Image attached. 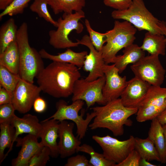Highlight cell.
<instances>
[{"mask_svg":"<svg viewBox=\"0 0 166 166\" xmlns=\"http://www.w3.org/2000/svg\"><path fill=\"white\" fill-rule=\"evenodd\" d=\"M79 68L72 64L53 61L36 77L42 91L56 98L72 94L76 81L80 79Z\"/></svg>","mask_w":166,"mask_h":166,"instance_id":"6da1fadb","label":"cell"},{"mask_svg":"<svg viewBox=\"0 0 166 166\" xmlns=\"http://www.w3.org/2000/svg\"><path fill=\"white\" fill-rule=\"evenodd\" d=\"M96 113L93 122L89 127L91 130L106 128L111 131L116 136L123 135L124 126H130L132 122L129 119L137 113L138 108L125 107L120 98L108 102L102 106L90 108Z\"/></svg>","mask_w":166,"mask_h":166,"instance_id":"7a4b0ae2","label":"cell"},{"mask_svg":"<svg viewBox=\"0 0 166 166\" xmlns=\"http://www.w3.org/2000/svg\"><path fill=\"white\" fill-rule=\"evenodd\" d=\"M17 42L20 53L19 75L22 79L34 83V78L45 67L39 52L29 44L28 26L25 22L18 29Z\"/></svg>","mask_w":166,"mask_h":166,"instance_id":"3957f363","label":"cell"},{"mask_svg":"<svg viewBox=\"0 0 166 166\" xmlns=\"http://www.w3.org/2000/svg\"><path fill=\"white\" fill-rule=\"evenodd\" d=\"M111 16L114 19L129 22L139 31L146 30L154 34L164 35L161 27L162 21L148 10L142 0H133L128 9L114 10Z\"/></svg>","mask_w":166,"mask_h":166,"instance_id":"277c9868","label":"cell"},{"mask_svg":"<svg viewBox=\"0 0 166 166\" xmlns=\"http://www.w3.org/2000/svg\"><path fill=\"white\" fill-rule=\"evenodd\" d=\"M137 29L129 22L115 21L113 28L106 32V44L101 51L105 63H113L117 53L133 44Z\"/></svg>","mask_w":166,"mask_h":166,"instance_id":"5b68a950","label":"cell"},{"mask_svg":"<svg viewBox=\"0 0 166 166\" xmlns=\"http://www.w3.org/2000/svg\"><path fill=\"white\" fill-rule=\"evenodd\" d=\"M85 17V13L82 10L74 13H64L62 17L57 21V30H50L49 32L50 45L57 49L78 46L79 45L78 42L72 41L69 36L73 30H75L77 34L83 31L84 27L79 21Z\"/></svg>","mask_w":166,"mask_h":166,"instance_id":"8992f818","label":"cell"},{"mask_svg":"<svg viewBox=\"0 0 166 166\" xmlns=\"http://www.w3.org/2000/svg\"><path fill=\"white\" fill-rule=\"evenodd\" d=\"M84 103L83 101L78 100L69 105L65 101L59 100L56 104V112L44 120L53 119L60 122L67 120L73 121L77 126V137L81 140L85 136L90 122L96 116L95 113L93 111L90 114L87 113L85 119H84V109L82 110L81 114H79V112L83 108Z\"/></svg>","mask_w":166,"mask_h":166,"instance_id":"52a82bcc","label":"cell"},{"mask_svg":"<svg viewBox=\"0 0 166 166\" xmlns=\"http://www.w3.org/2000/svg\"><path fill=\"white\" fill-rule=\"evenodd\" d=\"M92 138L99 144L107 160L119 164L134 149L135 137L131 136L128 139L120 140L108 135L104 136L93 135Z\"/></svg>","mask_w":166,"mask_h":166,"instance_id":"ba28073f","label":"cell"},{"mask_svg":"<svg viewBox=\"0 0 166 166\" xmlns=\"http://www.w3.org/2000/svg\"><path fill=\"white\" fill-rule=\"evenodd\" d=\"M166 108V88L151 85L138 108L136 119L142 122L152 120Z\"/></svg>","mask_w":166,"mask_h":166,"instance_id":"9c48e42d","label":"cell"},{"mask_svg":"<svg viewBox=\"0 0 166 166\" xmlns=\"http://www.w3.org/2000/svg\"><path fill=\"white\" fill-rule=\"evenodd\" d=\"M158 55L144 56L133 64L131 69L135 77L151 85L160 86L164 79L165 70L162 65Z\"/></svg>","mask_w":166,"mask_h":166,"instance_id":"30bf717a","label":"cell"},{"mask_svg":"<svg viewBox=\"0 0 166 166\" xmlns=\"http://www.w3.org/2000/svg\"><path fill=\"white\" fill-rule=\"evenodd\" d=\"M105 81V75L92 81L79 79L74 84L72 101H74L81 100L85 101L88 108L96 103L103 105H105L107 102L102 92Z\"/></svg>","mask_w":166,"mask_h":166,"instance_id":"8fae6325","label":"cell"},{"mask_svg":"<svg viewBox=\"0 0 166 166\" xmlns=\"http://www.w3.org/2000/svg\"><path fill=\"white\" fill-rule=\"evenodd\" d=\"M42 90L38 86L20 78L13 93L12 103L15 110L25 114L31 109Z\"/></svg>","mask_w":166,"mask_h":166,"instance_id":"7c38bea8","label":"cell"},{"mask_svg":"<svg viewBox=\"0 0 166 166\" xmlns=\"http://www.w3.org/2000/svg\"><path fill=\"white\" fill-rule=\"evenodd\" d=\"M103 71L105 81L102 92L107 102L119 98L126 87L128 81L126 76L122 77L119 75V70L114 64L112 65L105 64Z\"/></svg>","mask_w":166,"mask_h":166,"instance_id":"4fadbf2b","label":"cell"},{"mask_svg":"<svg viewBox=\"0 0 166 166\" xmlns=\"http://www.w3.org/2000/svg\"><path fill=\"white\" fill-rule=\"evenodd\" d=\"M79 45L87 47L89 53L86 56L83 68L84 71L89 72L85 80L92 81L104 76L103 67L105 64L101 51H97L87 35H84L80 40H77Z\"/></svg>","mask_w":166,"mask_h":166,"instance_id":"5bb4252c","label":"cell"},{"mask_svg":"<svg viewBox=\"0 0 166 166\" xmlns=\"http://www.w3.org/2000/svg\"><path fill=\"white\" fill-rule=\"evenodd\" d=\"M151 85L147 82L135 77L128 81L120 96L122 103L128 108H138Z\"/></svg>","mask_w":166,"mask_h":166,"instance_id":"9a60e30c","label":"cell"},{"mask_svg":"<svg viewBox=\"0 0 166 166\" xmlns=\"http://www.w3.org/2000/svg\"><path fill=\"white\" fill-rule=\"evenodd\" d=\"M74 124L66 120L60 122L58 130V148L60 157L64 158L74 154L81 143L73 133Z\"/></svg>","mask_w":166,"mask_h":166,"instance_id":"2e32d148","label":"cell"},{"mask_svg":"<svg viewBox=\"0 0 166 166\" xmlns=\"http://www.w3.org/2000/svg\"><path fill=\"white\" fill-rule=\"evenodd\" d=\"M38 138L28 134L23 138L18 137L16 140V146L21 148L17 157L12 160L13 166H28L29 162L33 155L41 148Z\"/></svg>","mask_w":166,"mask_h":166,"instance_id":"e0dca14e","label":"cell"},{"mask_svg":"<svg viewBox=\"0 0 166 166\" xmlns=\"http://www.w3.org/2000/svg\"><path fill=\"white\" fill-rule=\"evenodd\" d=\"M10 123L15 129L12 148L16 139L21 134L27 133L34 135L38 138L40 137L42 125L38 117L35 115L26 114L21 118L15 114L11 119Z\"/></svg>","mask_w":166,"mask_h":166,"instance_id":"ac0fdd59","label":"cell"},{"mask_svg":"<svg viewBox=\"0 0 166 166\" xmlns=\"http://www.w3.org/2000/svg\"><path fill=\"white\" fill-rule=\"evenodd\" d=\"M42 131L40 137L41 146H47L51 152L50 156L56 158L59 155L57 139L58 138V130L60 121L51 119L42 121Z\"/></svg>","mask_w":166,"mask_h":166,"instance_id":"d6986e66","label":"cell"},{"mask_svg":"<svg viewBox=\"0 0 166 166\" xmlns=\"http://www.w3.org/2000/svg\"><path fill=\"white\" fill-rule=\"evenodd\" d=\"M39 52L42 58L49 59L53 61L70 63L79 68L83 67L85 57L88 54L86 51L76 52L69 48L67 49L65 52L57 55L50 54L44 49H41Z\"/></svg>","mask_w":166,"mask_h":166,"instance_id":"ffe728a7","label":"cell"},{"mask_svg":"<svg viewBox=\"0 0 166 166\" xmlns=\"http://www.w3.org/2000/svg\"><path fill=\"white\" fill-rule=\"evenodd\" d=\"M122 55L117 56L113 64L121 73L129 64H134L145 56L144 51L136 44H132L124 48Z\"/></svg>","mask_w":166,"mask_h":166,"instance_id":"44dd1931","label":"cell"},{"mask_svg":"<svg viewBox=\"0 0 166 166\" xmlns=\"http://www.w3.org/2000/svg\"><path fill=\"white\" fill-rule=\"evenodd\" d=\"M166 38L164 35L154 34L147 31L145 34L142 45L140 46L143 51L150 55L164 56L165 54Z\"/></svg>","mask_w":166,"mask_h":166,"instance_id":"7402d4cb","label":"cell"},{"mask_svg":"<svg viewBox=\"0 0 166 166\" xmlns=\"http://www.w3.org/2000/svg\"><path fill=\"white\" fill-rule=\"evenodd\" d=\"M0 65L13 73L19 75L20 53L17 40L0 53Z\"/></svg>","mask_w":166,"mask_h":166,"instance_id":"603a6c76","label":"cell"},{"mask_svg":"<svg viewBox=\"0 0 166 166\" xmlns=\"http://www.w3.org/2000/svg\"><path fill=\"white\" fill-rule=\"evenodd\" d=\"M153 143L160 155L161 163H166L165 140L162 125L156 118L152 120L148 136Z\"/></svg>","mask_w":166,"mask_h":166,"instance_id":"cb8c5ba5","label":"cell"},{"mask_svg":"<svg viewBox=\"0 0 166 166\" xmlns=\"http://www.w3.org/2000/svg\"><path fill=\"white\" fill-rule=\"evenodd\" d=\"M0 164L12 149V144L15 132L10 121L0 123Z\"/></svg>","mask_w":166,"mask_h":166,"instance_id":"d4e9b609","label":"cell"},{"mask_svg":"<svg viewBox=\"0 0 166 166\" xmlns=\"http://www.w3.org/2000/svg\"><path fill=\"white\" fill-rule=\"evenodd\" d=\"M134 149L138 152L141 158L149 161L156 160L161 163L158 151L148 137L144 139L135 137Z\"/></svg>","mask_w":166,"mask_h":166,"instance_id":"484cf974","label":"cell"},{"mask_svg":"<svg viewBox=\"0 0 166 166\" xmlns=\"http://www.w3.org/2000/svg\"><path fill=\"white\" fill-rule=\"evenodd\" d=\"M55 14L63 12L72 13L82 10L85 0H47Z\"/></svg>","mask_w":166,"mask_h":166,"instance_id":"4316f807","label":"cell"},{"mask_svg":"<svg viewBox=\"0 0 166 166\" xmlns=\"http://www.w3.org/2000/svg\"><path fill=\"white\" fill-rule=\"evenodd\" d=\"M18 29L13 18L8 19L1 26L0 28V53L17 40Z\"/></svg>","mask_w":166,"mask_h":166,"instance_id":"83f0119b","label":"cell"},{"mask_svg":"<svg viewBox=\"0 0 166 166\" xmlns=\"http://www.w3.org/2000/svg\"><path fill=\"white\" fill-rule=\"evenodd\" d=\"M81 152L87 153L90 156L89 160L92 166H115L116 163L107 159L103 154L95 152L90 145L83 144L79 147L77 152Z\"/></svg>","mask_w":166,"mask_h":166,"instance_id":"f1b7e54d","label":"cell"},{"mask_svg":"<svg viewBox=\"0 0 166 166\" xmlns=\"http://www.w3.org/2000/svg\"><path fill=\"white\" fill-rule=\"evenodd\" d=\"M20 78L19 75L13 73L0 65V86L6 89L12 97L14 91Z\"/></svg>","mask_w":166,"mask_h":166,"instance_id":"f546056e","label":"cell"},{"mask_svg":"<svg viewBox=\"0 0 166 166\" xmlns=\"http://www.w3.org/2000/svg\"><path fill=\"white\" fill-rule=\"evenodd\" d=\"M48 5L47 0H34L30 8L32 11L37 13L40 17L43 18L46 22L57 27V21L52 18L48 10Z\"/></svg>","mask_w":166,"mask_h":166,"instance_id":"4dcf8cb0","label":"cell"},{"mask_svg":"<svg viewBox=\"0 0 166 166\" xmlns=\"http://www.w3.org/2000/svg\"><path fill=\"white\" fill-rule=\"evenodd\" d=\"M85 24L92 44L97 51H101L105 43L106 32L101 33L94 30L87 19L85 20Z\"/></svg>","mask_w":166,"mask_h":166,"instance_id":"1f68e13d","label":"cell"},{"mask_svg":"<svg viewBox=\"0 0 166 166\" xmlns=\"http://www.w3.org/2000/svg\"><path fill=\"white\" fill-rule=\"evenodd\" d=\"M50 155L49 147H41L30 159L28 166H45L49 160Z\"/></svg>","mask_w":166,"mask_h":166,"instance_id":"d6a6232c","label":"cell"},{"mask_svg":"<svg viewBox=\"0 0 166 166\" xmlns=\"http://www.w3.org/2000/svg\"><path fill=\"white\" fill-rule=\"evenodd\" d=\"M31 0H14L0 14V19L5 16H13L22 14L25 8Z\"/></svg>","mask_w":166,"mask_h":166,"instance_id":"836d02e7","label":"cell"},{"mask_svg":"<svg viewBox=\"0 0 166 166\" xmlns=\"http://www.w3.org/2000/svg\"><path fill=\"white\" fill-rule=\"evenodd\" d=\"M15 109L12 103L0 105V123L10 121L14 113Z\"/></svg>","mask_w":166,"mask_h":166,"instance_id":"e575fe53","label":"cell"},{"mask_svg":"<svg viewBox=\"0 0 166 166\" xmlns=\"http://www.w3.org/2000/svg\"><path fill=\"white\" fill-rule=\"evenodd\" d=\"M141 158L138 152L134 149L123 161L116 164L115 166H139V162Z\"/></svg>","mask_w":166,"mask_h":166,"instance_id":"d590c367","label":"cell"},{"mask_svg":"<svg viewBox=\"0 0 166 166\" xmlns=\"http://www.w3.org/2000/svg\"><path fill=\"white\" fill-rule=\"evenodd\" d=\"M133 0H103L104 4L116 10L128 9L131 5Z\"/></svg>","mask_w":166,"mask_h":166,"instance_id":"8d00e7d4","label":"cell"},{"mask_svg":"<svg viewBox=\"0 0 166 166\" xmlns=\"http://www.w3.org/2000/svg\"><path fill=\"white\" fill-rule=\"evenodd\" d=\"M85 156L77 155L69 158L65 166H92Z\"/></svg>","mask_w":166,"mask_h":166,"instance_id":"74e56055","label":"cell"},{"mask_svg":"<svg viewBox=\"0 0 166 166\" xmlns=\"http://www.w3.org/2000/svg\"><path fill=\"white\" fill-rule=\"evenodd\" d=\"M33 106L34 110L37 113H41L45 111L47 104L45 101L40 96L35 100Z\"/></svg>","mask_w":166,"mask_h":166,"instance_id":"f35d334b","label":"cell"},{"mask_svg":"<svg viewBox=\"0 0 166 166\" xmlns=\"http://www.w3.org/2000/svg\"><path fill=\"white\" fill-rule=\"evenodd\" d=\"M12 97L4 88L0 86V105L12 103Z\"/></svg>","mask_w":166,"mask_h":166,"instance_id":"ab89813d","label":"cell"},{"mask_svg":"<svg viewBox=\"0 0 166 166\" xmlns=\"http://www.w3.org/2000/svg\"><path fill=\"white\" fill-rule=\"evenodd\" d=\"M156 118L162 125L166 124V108L163 110Z\"/></svg>","mask_w":166,"mask_h":166,"instance_id":"60d3db41","label":"cell"},{"mask_svg":"<svg viewBox=\"0 0 166 166\" xmlns=\"http://www.w3.org/2000/svg\"><path fill=\"white\" fill-rule=\"evenodd\" d=\"M14 0H0V10H3Z\"/></svg>","mask_w":166,"mask_h":166,"instance_id":"b9f144b4","label":"cell"},{"mask_svg":"<svg viewBox=\"0 0 166 166\" xmlns=\"http://www.w3.org/2000/svg\"><path fill=\"white\" fill-rule=\"evenodd\" d=\"M139 165L140 166H156L151 163L149 161L145 159L141 158L140 162Z\"/></svg>","mask_w":166,"mask_h":166,"instance_id":"7bdbcfd3","label":"cell"},{"mask_svg":"<svg viewBox=\"0 0 166 166\" xmlns=\"http://www.w3.org/2000/svg\"><path fill=\"white\" fill-rule=\"evenodd\" d=\"M161 27L164 35H165L166 38V23L164 21H162Z\"/></svg>","mask_w":166,"mask_h":166,"instance_id":"ee69618b","label":"cell"},{"mask_svg":"<svg viewBox=\"0 0 166 166\" xmlns=\"http://www.w3.org/2000/svg\"><path fill=\"white\" fill-rule=\"evenodd\" d=\"M163 132L164 136L166 146V124L162 125Z\"/></svg>","mask_w":166,"mask_h":166,"instance_id":"f6af8a7d","label":"cell"}]
</instances>
